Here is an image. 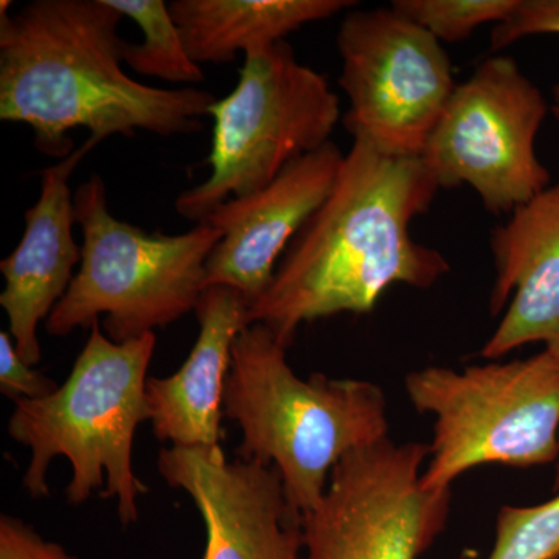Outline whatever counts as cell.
Returning <instances> with one entry per match:
<instances>
[{
    "label": "cell",
    "instance_id": "6da1fadb",
    "mask_svg": "<svg viewBox=\"0 0 559 559\" xmlns=\"http://www.w3.org/2000/svg\"><path fill=\"white\" fill-rule=\"evenodd\" d=\"M439 190L421 157L388 156L353 139L330 197L249 308V325L263 323L288 348L301 323L369 314L399 283L430 288L451 266L439 250L411 237V223Z\"/></svg>",
    "mask_w": 559,
    "mask_h": 559
},
{
    "label": "cell",
    "instance_id": "7a4b0ae2",
    "mask_svg": "<svg viewBox=\"0 0 559 559\" xmlns=\"http://www.w3.org/2000/svg\"><path fill=\"white\" fill-rule=\"evenodd\" d=\"M10 5L0 3V120L31 127L40 153L68 159L80 128L102 143L204 127L212 92L154 87L124 72L123 16L108 0H35L16 14Z\"/></svg>",
    "mask_w": 559,
    "mask_h": 559
},
{
    "label": "cell",
    "instance_id": "3957f363",
    "mask_svg": "<svg viewBox=\"0 0 559 559\" xmlns=\"http://www.w3.org/2000/svg\"><path fill=\"white\" fill-rule=\"evenodd\" d=\"M224 415L241 429L238 459L274 465L301 516L319 506L342 457L389 439L380 385L322 373L301 380L263 323H250L234 342Z\"/></svg>",
    "mask_w": 559,
    "mask_h": 559
},
{
    "label": "cell",
    "instance_id": "277c9868",
    "mask_svg": "<svg viewBox=\"0 0 559 559\" xmlns=\"http://www.w3.org/2000/svg\"><path fill=\"white\" fill-rule=\"evenodd\" d=\"M156 334L116 344L92 325L68 380L38 400L14 401L9 436L32 451L24 487L32 498L50 495L47 471L51 460L66 457L72 480L66 488L70 506H81L103 487V499L117 500L123 525L139 521L138 498L148 487L135 476L132 448L139 425L150 421L146 371Z\"/></svg>",
    "mask_w": 559,
    "mask_h": 559
},
{
    "label": "cell",
    "instance_id": "5b68a950",
    "mask_svg": "<svg viewBox=\"0 0 559 559\" xmlns=\"http://www.w3.org/2000/svg\"><path fill=\"white\" fill-rule=\"evenodd\" d=\"M83 231L79 272L58 301L46 331L68 336L103 319L116 344L164 329L197 310L205 289V264L223 234L207 221L180 235H165L117 219L105 180L92 175L75 191Z\"/></svg>",
    "mask_w": 559,
    "mask_h": 559
},
{
    "label": "cell",
    "instance_id": "8992f818",
    "mask_svg": "<svg viewBox=\"0 0 559 559\" xmlns=\"http://www.w3.org/2000/svg\"><path fill=\"white\" fill-rule=\"evenodd\" d=\"M404 384L415 409L436 417L425 488L451 489L488 463L527 468L559 459L558 348L462 371L426 367Z\"/></svg>",
    "mask_w": 559,
    "mask_h": 559
},
{
    "label": "cell",
    "instance_id": "52a82bcc",
    "mask_svg": "<svg viewBox=\"0 0 559 559\" xmlns=\"http://www.w3.org/2000/svg\"><path fill=\"white\" fill-rule=\"evenodd\" d=\"M209 179L175 202L202 223L234 198L263 190L293 162L330 143L341 120L340 97L322 73L301 64L286 40L245 55L237 86L210 109Z\"/></svg>",
    "mask_w": 559,
    "mask_h": 559
},
{
    "label": "cell",
    "instance_id": "ba28073f",
    "mask_svg": "<svg viewBox=\"0 0 559 559\" xmlns=\"http://www.w3.org/2000/svg\"><path fill=\"white\" fill-rule=\"evenodd\" d=\"M549 110L513 58H488L455 86L421 159L440 189L469 186L489 212H513L549 187L535 148Z\"/></svg>",
    "mask_w": 559,
    "mask_h": 559
},
{
    "label": "cell",
    "instance_id": "9c48e42d",
    "mask_svg": "<svg viewBox=\"0 0 559 559\" xmlns=\"http://www.w3.org/2000/svg\"><path fill=\"white\" fill-rule=\"evenodd\" d=\"M337 49L352 138L388 156L421 157L457 86L440 40L389 7L347 14Z\"/></svg>",
    "mask_w": 559,
    "mask_h": 559
},
{
    "label": "cell",
    "instance_id": "30bf717a",
    "mask_svg": "<svg viewBox=\"0 0 559 559\" xmlns=\"http://www.w3.org/2000/svg\"><path fill=\"white\" fill-rule=\"evenodd\" d=\"M429 444L390 439L349 452L301 516L307 559H418L447 527L451 489L423 487Z\"/></svg>",
    "mask_w": 559,
    "mask_h": 559
},
{
    "label": "cell",
    "instance_id": "8fae6325",
    "mask_svg": "<svg viewBox=\"0 0 559 559\" xmlns=\"http://www.w3.org/2000/svg\"><path fill=\"white\" fill-rule=\"evenodd\" d=\"M160 476L182 489L205 525L202 559H300L301 514L289 506L274 465L229 462L223 448H164Z\"/></svg>",
    "mask_w": 559,
    "mask_h": 559
},
{
    "label": "cell",
    "instance_id": "7c38bea8",
    "mask_svg": "<svg viewBox=\"0 0 559 559\" xmlns=\"http://www.w3.org/2000/svg\"><path fill=\"white\" fill-rule=\"evenodd\" d=\"M344 157L326 143L263 190L234 198L205 218L223 234L205 264V288L229 286L252 307L270 288L280 257L330 197Z\"/></svg>",
    "mask_w": 559,
    "mask_h": 559
},
{
    "label": "cell",
    "instance_id": "4fadbf2b",
    "mask_svg": "<svg viewBox=\"0 0 559 559\" xmlns=\"http://www.w3.org/2000/svg\"><path fill=\"white\" fill-rule=\"evenodd\" d=\"M98 140L90 138L68 159L40 173L39 200L25 212V230L17 248L0 263L5 288L0 307L9 318V331L27 366L40 362L38 326L49 319L68 293L73 270L81 263V246L73 237L75 194L70 176Z\"/></svg>",
    "mask_w": 559,
    "mask_h": 559
},
{
    "label": "cell",
    "instance_id": "5bb4252c",
    "mask_svg": "<svg viewBox=\"0 0 559 559\" xmlns=\"http://www.w3.org/2000/svg\"><path fill=\"white\" fill-rule=\"evenodd\" d=\"M489 246L496 266L492 318L511 301L481 356L502 358L533 342L559 349V182L514 209L491 231Z\"/></svg>",
    "mask_w": 559,
    "mask_h": 559
},
{
    "label": "cell",
    "instance_id": "9a60e30c",
    "mask_svg": "<svg viewBox=\"0 0 559 559\" xmlns=\"http://www.w3.org/2000/svg\"><path fill=\"white\" fill-rule=\"evenodd\" d=\"M194 312L200 336L189 358L171 377L146 381L150 421L154 436L171 447H221L231 348L249 325V305L229 286H209Z\"/></svg>",
    "mask_w": 559,
    "mask_h": 559
},
{
    "label": "cell",
    "instance_id": "2e32d148",
    "mask_svg": "<svg viewBox=\"0 0 559 559\" xmlns=\"http://www.w3.org/2000/svg\"><path fill=\"white\" fill-rule=\"evenodd\" d=\"M358 5L355 0H173V20L197 64H226L267 49L312 22Z\"/></svg>",
    "mask_w": 559,
    "mask_h": 559
},
{
    "label": "cell",
    "instance_id": "e0dca14e",
    "mask_svg": "<svg viewBox=\"0 0 559 559\" xmlns=\"http://www.w3.org/2000/svg\"><path fill=\"white\" fill-rule=\"evenodd\" d=\"M121 16L130 17L143 33L140 44H127L124 64L139 75L170 83L204 81L201 66L191 60L170 7L164 0H108Z\"/></svg>",
    "mask_w": 559,
    "mask_h": 559
},
{
    "label": "cell",
    "instance_id": "ac0fdd59",
    "mask_svg": "<svg viewBox=\"0 0 559 559\" xmlns=\"http://www.w3.org/2000/svg\"><path fill=\"white\" fill-rule=\"evenodd\" d=\"M521 0H393L392 9L440 43H460L480 25L509 20Z\"/></svg>",
    "mask_w": 559,
    "mask_h": 559
},
{
    "label": "cell",
    "instance_id": "d6986e66",
    "mask_svg": "<svg viewBox=\"0 0 559 559\" xmlns=\"http://www.w3.org/2000/svg\"><path fill=\"white\" fill-rule=\"evenodd\" d=\"M559 558V492L533 507H502L488 559Z\"/></svg>",
    "mask_w": 559,
    "mask_h": 559
},
{
    "label": "cell",
    "instance_id": "ffe728a7",
    "mask_svg": "<svg viewBox=\"0 0 559 559\" xmlns=\"http://www.w3.org/2000/svg\"><path fill=\"white\" fill-rule=\"evenodd\" d=\"M535 35H559V0H521L509 20L492 28L491 50Z\"/></svg>",
    "mask_w": 559,
    "mask_h": 559
},
{
    "label": "cell",
    "instance_id": "44dd1931",
    "mask_svg": "<svg viewBox=\"0 0 559 559\" xmlns=\"http://www.w3.org/2000/svg\"><path fill=\"white\" fill-rule=\"evenodd\" d=\"M60 385L33 370L21 359L10 331L0 333V392L7 399L38 400L57 392Z\"/></svg>",
    "mask_w": 559,
    "mask_h": 559
},
{
    "label": "cell",
    "instance_id": "7402d4cb",
    "mask_svg": "<svg viewBox=\"0 0 559 559\" xmlns=\"http://www.w3.org/2000/svg\"><path fill=\"white\" fill-rule=\"evenodd\" d=\"M0 559H76L58 543L46 540L27 522L2 514Z\"/></svg>",
    "mask_w": 559,
    "mask_h": 559
},
{
    "label": "cell",
    "instance_id": "603a6c76",
    "mask_svg": "<svg viewBox=\"0 0 559 559\" xmlns=\"http://www.w3.org/2000/svg\"><path fill=\"white\" fill-rule=\"evenodd\" d=\"M551 97H554V103H551L550 110L555 119L559 121V83L555 84L554 91H551Z\"/></svg>",
    "mask_w": 559,
    "mask_h": 559
},
{
    "label": "cell",
    "instance_id": "cb8c5ba5",
    "mask_svg": "<svg viewBox=\"0 0 559 559\" xmlns=\"http://www.w3.org/2000/svg\"><path fill=\"white\" fill-rule=\"evenodd\" d=\"M555 485H557V488H559V459H558V469H557V481H555Z\"/></svg>",
    "mask_w": 559,
    "mask_h": 559
}]
</instances>
